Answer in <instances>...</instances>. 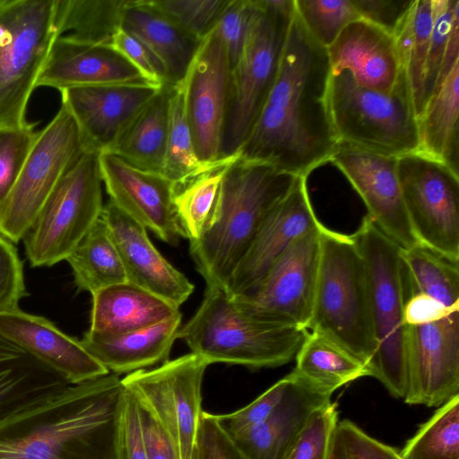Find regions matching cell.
<instances>
[{
	"label": "cell",
	"instance_id": "603a6c76",
	"mask_svg": "<svg viewBox=\"0 0 459 459\" xmlns=\"http://www.w3.org/2000/svg\"><path fill=\"white\" fill-rule=\"evenodd\" d=\"M0 334L60 374L70 385L109 374L79 340L43 316L20 308L2 312Z\"/></svg>",
	"mask_w": 459,
	"mask_h": 459
},
{
	"label": "cell",
	"instance_id": "9c48e42d",
	"mask_svg": "<svg viewBox=\"0 0 459 459\" xmlns=\"http://www.w3.org/2000/svg\"><path fill=\"white\" fill-rule=\"evenodd\" d=\"M56 37L55 0H0V127L29 123L27 105Z\"/></svg>",
	"mask_w": 459,
	"mask_h": 459
},
{
	"label": "cell",
	"instance_id": "1f68e13d",
	"mask_svg": "<svg viewBox=\"0 0 459 459\" xmlns=\"http://www.w3.org/2000/svg\"><path fill=\"white\" fill-rule=\"evenodd\" d=\"M238 154L239 152L212 161H203L194 172L173 182L174 206L189 242L199 239L211 225L222 178Z\"/></svg>",
	"mask_w": 459,
	"mask_h": 459
},
{
	"label": "cell",
	"instance_id": "30bf717a",
	"mask_svg": "<svg viewBox=\"0 0 459 459\" xmlns=\"http://www.w3.org/2000/svg\"><path fill=\"white\" fill-rule=\"evenodd\" d=\"M102 184L99 153L84 152L61 178L22 238L32 267L66 260L101 215Z\"/></svg>",
	"mask_w": 459,
	"mask_h": 459
},
{
	"label": "cell",
	"instance_id": "8992f818",
	"mask_svg": "<svg viewBox=\"0 0 459 459\" xmlns=\"http://www.w3.org/2000/svg\"><path fill=\"white\" fill-rule=\"evenodd\" d=\"M241 52L230 70L221 156L239 152L276 80L295 0H255Z\"/></svg>",
	"mask_w": 459,
	"mask_h": 459
},
{
	"label": "cell",
	"instance_id": "11a10c76",
	"mask_svg": "<svg viewBox=\"0 0 459 459\" xmlns=\"http://www.w3.org/2000/svg\"><path fill=\"white\" fill-rule=\"evenodd\" d=\"M138 405L148 459H178L163 429L148 411Z\"/></svg>",
	"mask_w": 459,
	"mask_h": 459
},
{
	"label": "cell",
	"instance_id": "7dc6e473",
	"mask_svg": "<svg viewBox=\"0 0 459 459\" xmlns=\"http://www.w3.org/2000/svg\"><path fill=\"white\" fill-rule=\"evenodd\" d=\"M255 6V0H230L213 27L227 51L230 67L241 52Z\"/></svg>",
	"mask_w": 459,
	"mask_h": 459
},
{
	"label": "cell",
	"instance_id": "d6986e66",
	"mask_svg": "<svg viewBox=\"0 0 459 459\" xmlns=\"http://www.w3.org/2000/svg\"><path fill=\"white\" fill-rule=\"evenodd\" d=\"M322 222L312 206L307 177L299 176L287 195L269 212L225 291L231 299L251 291L272 264L301 236Z\"/></svg>",
	"mask_w": 459,
	"mask_h": 459
},
{
	"label": "cell",
	"instance_id": "b9f144b4",
	"mask_svg": "<svg viewBox=\"0 0 459 459\" xmlns=\"http://www.w3.org/2000/svg\"><path fill=\"white\" fill-rule=\"evenodd\" d=\"M150 4L202 40L215 26L230 0H149Z\"/></svg>",
	"mask_w": 459,
	"mask_h": 459
},
{
	"label": "cell",
	"instance_id": "4fadbf2b",
	"mask_svg": "<svg viewBox=\"0 0 459 459\" xmlns=\"http://www.w3.org/2000/svg\"><path fill=\"white\" fill-rule=\"evenodd\" d=\"M397 172L418 242L459 261V174L419 152L398 157Z\"/></svg>",
	"mask_w": 459,
	"mask_h": 459
},
{
	"label": "cell",
	"instance_id": "cb8c5ba5",
	"mask_svg": "<svg viewBox=\"0 0 459 459\" xmlns=\"http://www.w3.org/2000/svg\"><path fill=\"white\" fill-rule=\"evenodd\" d=\"M287 376L284 394L269 417L229 436L243 459H286L313 411L330 402V394L292 372Z\"/></svg>",
	"mask_w": 459,
	"mask_h": 459
},
{
	"label": "cell",
	"instance_id": "d590c367",
	"mask_svg": "<svg viewBox=\"0 0 459 459\" xmlns=\"http://www.w3.org/2000/svg\"><path fill=\"white\" fill-rule=\"evenodd\" d=\"M407 297L422 293L450 308H459V265L431 248L418 243L401 248Z\"/></svg>",
	"mask_w": 459,
	"mask_h": 459
},
{
	"label": "cell",
	"instance_id": "52a82bcc",
	"mask_svg": "<svg viewBox=\"0 0 459 459\" xmlns=\"http://www.w3.org/2000/svg\"><path fill=\"white\" fill-rule=\"evenodd\" d=\"M362 255L368 281L376 352L369 377L396 398L406 391L403 308L407 299L401 247L366 214L352 234Z\"/></svg>",
	"mask_w": 459,
	"mask_h": 459
},
{
	"label": "cell",
	"instance_id": "8d00e7d4",
	"mask_svg": "<svg viewBox=\"0 0 459 459\" xmlns=\"http://www.w3.org/2000/svg\"><path fill=\"white\" fill-rule=\"evenodd\" d=\"M433 22L432 0H414L394 34L400 65L411 89L417 118L422 111V87Z\"/></svg>",
	"mask_w": 459,
	"mask_h": 459
},
{
	"label": "cell",
	"instance_id": "60d3db41",
	"mask_svg": "<svg viewBox=\"0 0 459 459\" xmlns=\"http://www.w3.org/2000/svg\"><path fill=\"white\" fill-rule=\"evenodd\" d=\"M295 10L307 31L325 48L349 23L360 19L351 0H295Z\"/></svg>",
	"mask_w": 459,
	"mask_h": 459
},
{
	"label": "cell",
	"instance_id": "bcb514c9",
	"mask_svg": "<svg viewBox=\"0 0 459 459\" xmlns=\"http://www.w3.org/2000/svg\"><path fill=\"white\" fill-rule=\"evenodd\" d=\"M289 382L285 376L247 405L227 414H214L221 429L232 436L251 428L269 417L280 400Z\"/></svg>",
	"mask_w": 459,
	"mask_h": 459
},
{
	"label": "cell",
	"instance_id": "7c38bea8",
	"mask_svg": "<svg viewBox=\"0 0 459 459\" xmlns=\"http://www.w3.org/2000/svg\"><path fill=\"white\" fill-rule=\"evenodd\" d=\"M84 152L76 123L61 105L38 132L15 185L0 205V234L13 243L22 240L46 200Z\"/></svg>",
	"mask_w": 459,
	"mask_h": 459
},
{
	"label": "cell",
	"instance_id": "ac0fdd59",
	"mask_svg": "<svg viewBox=\"0 0 459 459\" xmlns=\"http://www.w3.org/2000/svg\"><path fill=\"white\" fill-rule=\"evenodd\" d=\"M102 183L117 208L167 244L186 238L173 203L174 184L165 175L136 168L110 153L99 154Z\"/></svg>",
	"mask_w": 459,
	"mask_h": 459
},
{
	"label": "cell",
	"instance_id": "83f0119b",
	"mask_svg": "<svg viewBox=\"0 0 459 459\" xmlns=\"http://www.w3.org/2000/svg\"><path fill=\"white\" fill-rule=\"evenodd\" d=\"M122 29L160 61L171 85L184 79L201 42L153 7L149 0H128Z\"/></svg>",
	"mask_w": 459,
	"mask_h": 459
},
{
	"label": "cell",
	"instance_id": "c3c4849f",
	"mask_svg": "<svg viewBox=\"0 0 459 459\" xmlns=\"http://www.w3.org/2000/svg\"><path fill=\"white\" fill-rule=\"evenodd\" d=\"M28 295L23 265L13 243L0 234V313L19 308Z\"/></svg>",
	"mask_w": 459,
	"mask_h": 459
},
{
	"label": "cell",
	"instance_id": "ffe728a7",
	"mask_svg": "<svg viewBox=\"0 0 459 459\" xmlns=\"http://www.w3.org/2000/svg\"><path fill=\"white\" fill-rule=\"evenodd\" d=\"M152 83L80 86L61 92L85 152H106L136 113L160 90Z\"/></svg>",
	"mask_w": 459,
	"mask_h": 459
},
{
	"label": "cell",
	"instance_id": "f1b7e54d",
	"mask_svg": "<svg viewBox=\"0 0 459 459\" xmlns=\"http://www.w3.org/2000/svg\"><path fill=\"white\" fill-rule=\"evenodd\" d=\"M92 296L89 331L118 334L152 326L179 312L160 297L128 281L101 289Z\"/></svg>",
	"mask_w": 459,
	"mask_h": 459
},
{
	"label": "cell",
	"instance_id": "d4e9b609",
	"mask_svg": "<svg viewBox=\"0 0 459 459\" xmlns=\"http://www.w3.org/2000/svg\"><path fill=\"white\" fill-rule=\"evenodd\" d=\"M327 53L332 72L347 70L375 91L392 92L403 73L394 37L363 19L349 23Z\"/></svg>",
	"mask_w": 459,
	"mask_h": 459
},
{
	"label": "cell",
	"instance_id": "484cf974",
	"mask_svg": "<svg viewBox=\"0 0 459 459\" xmlns=\"http://www.w3.org/2000/svg\"><path fill=\"white\" fill-rule=\"evenodd\" d=\"M181 319L178 312L152 326L133 332L104 334L88 331L80 342L108 373L127 375L169 360Z\"/></svg>",
	"mask_w": 459,
	"mask_h": 459
},
{
	"label": "cell",
	"instance_id": "9a60e30c",
	"mask_svg": "<svg viewBox=\"0 0 459 459\" xmlns=\"http://www.w3.org/2000/svg\"><path fill=\"white\" fill-rule=\"evenodd\" d=\"M409 404L439 407L459 395V310L405 331Z\"/></svg>",
	"mask_w": 459,
	"mask_h": 459
},
{
	"label": "cell",
	"instance_id": "6da1fadb",
	"mask_svg": "<svg viewBox=\"0 0 459 459\" xmlns=\"http://www.w3.org/2000/svg\"><path fill=\"white\" fill-rule=\"evenodd\" d=\"M331 75L327 48L295 10L276 80L240 155L306 177L329 161L339 143L329 106Z\"/></svg>",
	"mask_w": 459,
	"mask_h": 459
},
{
	"label": "cell",
	"instance_id": "f5cc1de1",
	"mask_svg": "<svg viewBox=\"0 0 459 459\" xmlns=\"http://www.w3.org/2000/svg\"><path fill=\"white\" fill-rule=\"evenodd\" d=\"M360 19L394 36L414 0H351Z\"/></svg>",
	"mask_w": 459,
	"mask_h": 459
},
{
	"label": "cell",
	"instance_id": "816d5d0a",
	"mask_svg": "<svg viewBox=\"0 0 459 459\" xmlns=\"http://www.w3.org/2000/svg\"><path fill=\"white\" fill-rule=\"evenodd\" d=\"M197 459H243L214 414L204 411L197 435Z\"/></svg>",
	"mask_w": 459,
	"mask_h": 459
},
{
	"label": "cell",
	"instance_id": "d6a6232c",
	"mask_svg": "<svg viewBox=\"0 0 459 459\" xmlns=\"http://www.w3.org/2000/svg\"><path fill=\"white\" fill-rule=\"evenodd\" d=\"M291 371L315 389L330 394L357 378L369 377L368 367L339 344L316 332H307Z\"/></svg>",
	"mask_w": 459,
	"mask_h": 459
},
{
	"label": "cell",
	"instance_id": "db71d44e",
	"mask_svg": "<svg viewBox=\"0 0 459 459\" xmlns=\"http://www.w3.org/2000/svg\"><path fill=\"white\" fill-rule=\"evenodd\" d=\"M455 310L459 308H450L428 295L413 293L406 299L403 322L405 325L430 323L443 318Z\"/></svg>",
	"mask_w": 459,
	"mask_h": 459
},
{
	"label": "cell",
	"instance_id": "5bb4252c",
	"mask_svg": "<svg viewBox=\"0 0 459 459\" xmlns=\"http://www.w3.org/2000/svg\"><path fill=\"white\" fill-rule=\"evenodd\" d=\"M321 224L299 238L255 289L232 299L241 310L263 322L307 330L317 279Z\"/></svg>",
	"mask_w": 459,
	"mask_h": 459
},
{
	"label": "cell",
	"instance_id": "4dcf8cb0",
	"mask_svg": "<svg viewBox=\"0 0 459 459\" xmlns=\"http://www.w3.org/2000/svg\"><path fill=\"white\" fill-rule=\"evenodd\" d=\"M459 63L418 117L419 152L459 174Z\"/></svg>",
	"mask_w": 459,
	"mask_h": 459
},
{
	"label": "cell",
	"instance_id": "f907efd6",
	"mask_svg": "<svg viewBox=\"0 0 459 459\" xmlns=\"http://www.w3.org/2000/svg\"><path fill=\"white\" fill-rule=\"evenodd\" d=\"M111 45L124 55L152 84L173 86L163 65L147 48L122 28L114 35Z\"/></svg>",
	"mask_w": 459,
	"mask_h": 459
},
{
	"label": "cell",
	"instance_id": "f546056e",
	"mask_svg": "<svg viewBox=\"0 0 459 459\" xmlns=\"http://www.w3.org/2000/svg\"><path fill=\"white\" fill-rule=\"evenodd\" d=\"M170 87L160 88L125 126L106 153L141 169L163 174Z\"/></svg>",
	"mask_w": 459,
	"mask_h": 459
},
{
	"label": "cell",
	"instance_id": "836d02e7",
	"mask_svg": "<svg viewBox=\"0 0 459 459\" xmlns=\"http://www.w3.org/2000/svg\"><path fill=\"white\" fill-rule=\"evenodd\" d=\"M66 261L79 291L93 294L110 285L127 281L116 244L101 217Z\"/></svg>",
	"mask_w": 459,
	"mask_h": 459
},
{
	"label": "cell",
	"instance_id": "3957f363",
	"mask_svg": "<svg viewBox=\"0 0 459 459\" xmlns=\"http://www.w3.org/2000/svg\"><path fill=\"white\" fill-rule=\"evenodd\" d=\"M299 176L240 155L221 181L213 220L189 253L207 288L225 290L273 207Z\"/></svg>",
	"mask_w": 459,
	"mask_h": 459
},
{
	"label": "cell",
	"instance_id": "74e56055",
	"mask_svg": "<svg viewBox=\"0 0 459 459\" xmlns=\"http://www.w3.org/2000/svg\"><path fill=\"white\" fill-rule=\"evenodd\" d=\"M432 4L434 22L423 80L422 111L459 63V0H432Z\"/></svg>",
	"mask_w": 459,
	"mask_h": 459
},
{
	"label": "cell",
	"instance_id": "7a4b0ae2",
	"mask_svg": "<svg viewBox=\"0 0 459 459\" xmlns=\"http://www.w3.org/2000/svg\"><path fill=\"white\" fill-rule=\"evenodd\" d=\"M124 394L111 373L68 385L0 423V459H117Z\"/></svg>",
	"mask_w": 459,
	"mask_h": 459
},
{
	"label": "cell",
	"instance_id": "7bdbcfd3",
	"mask_svg": "<svg viewBox=\"0 0 459 459\" xmlns=\"http://www.w3.org/2000/svg\"><path fill=\"white\" fill-rule=\"evenodd\" d=\"M39 131L30 123L0 127V205L15 185Z\"/></svg>",
	"mask_w": 459,
	"mask_h": 459
},
{
	"label": "cell",
	"instance_id": "5b68a950",
	"mask_svg": "<svg viewBox=\"0 0 459 459\" xmlns=\"http://www.w3.org/2000/svg\"><path fill=\"white\" fill-rule=\"evenodd\" d=\"M307 332L257 320L241 310L224 290L206 287L199 307L180 326L178 339L208 365L225 363L255 370L289 363Z\"/></svg>",
	"mask_w": 459,
	"mask_h": 459
},
{
	"label": "cell",
	"instance_id": "44dd1931",
	"mask_svg": "<svg viewBox=\"0 0 459 459\" xmlns=\"http://www.w3.org/2000/svg\"><path fill=\"white\" fill-rule=\"evenodd\" d=\"M100 217L116 244L127 281L179 307L195 286L157 250L147 230L111 201L104 204Z\"/></svg>",
	"mask_w": 459,
	"mask_h": 459
},
{
	"label": "cell",
	"instance_id": "2e32d148",
	"mask_svg": "<svg viewBox=\"0 0 459 459\" xmlns=\"http://www.w3.org/2000/svg\"><path fill=\"white\" fill-rule=\"evenodd\" d=\"M230 65L214 28L201 40L183 79L186 108L201 161L221 156Z\"/></svg>",
	"mask_w": 459,
	"mask_h": 459
},
{
	"label": "cell",
	"instance_id": "681fc988",
	"mask_svg": "<svg viewBox=\"0 0 459 459\" xmlns=\"http://www.w3.org/2000/svg\"><path fill=\"white\" fill-rule=\"evenodd\" d=\"M117 459H148L139 405L126 388L117 437Z\"/></svg>",
	"mask_w": 459,
	"mask_h": 459
},
{
	"label": "cell",
	"instance_id": "8fae6325",
	"mask_svg": "<svg viewBox=\"0 0 459 459\" xmlns=\"http://www.w3.org/2000/svg\"><path fill=\"white\" fill-rule=\"evenodd\" d=\"M208 366L190 352L122 378L125 388L168 435L178 459H197L202 385Z\"/></svg>",
	"mask_w": 459,
	"mask_h": 459
},
{
	"label": "cell",
	"instance_id": "e575fe53",
	"mask_svg": "<svg viewBox=\"0 0 459 459\" xmlns=\"http://www.w3.org/2000/svg\"><path fill=\"white\" fill-rule=\"evenodd\" d=\"M128 0H55L57 36L67 33L74 39L111 44L122 28Z\"/></svg>",
	"mask_w": 459,
	"mask_h": 459
},
{
	"label": "cell",
	"instance_id": "f35d334b",
	"mask_svg": "<svg viewBox=\"0 0 459 459\" xmlns=\"http://www.w3.org/2000/svg\"><path fill=\"white\" fill-rule=\"evenodd\" d=\"M401 459H459V395L439 406L400 451Z\"/></svg>",
	"mask_w": 459,
	"mask_h": 459
},
{
	"label": "cell",
	"instance_id": "ab89813d",
	"mask_svg": "<svg viewBox=\"0 0 459 459\" xmlns=\"http://www.w3.org/2000/svg\"><path fill=\"white\" fill-rule=\"evenodd\" d=\"M202 163L194 144L182 80L169 90L163 175L177 182L194 172Z\"/></svg>",
	"mask_w": 459,
	"mask_h": 459
},
{
	"label": "cell",
	"instance_id": "ee69618b",
	"mask_svg": "<svg viewBox=\"0 0 459 459\" xmlns=\"http://www.w3.org/2000/svg\"><path fill=\"white\" fill-rule=\"evenodd\" d=\"M327 459H401L400 451L368 435L349 420L338 421Z\"/></svg>",
	"mask_w": 459,
	"mask_h": 459
},
{
	"label": "cell",
	"instance_id": "277c9868",
	"mask_svg": "<svg viewBox=\"0 0 459 459\" xmlns=\"http://www.w3.org/2000/svg\"><path fill=\"white\" fill-rule=\"evenodd\" d=\"M320 254L307 331L324 334L369 370L376 352L367 270L352 236L319 228Z\"/></svg>",
	"mask_w": 459,
	"mask_h": 459
},
{
	"label": "cell",
	"instance_id": "f6af8a7d",
	"mask_svg": "<svg viewBox=\"0 0 459 459\" xmlns=\"http://www.w3.org/2000/svg\"><path fill=\"white\" fill-rule=\"evenodd\" d=\"M337 422L335 403L330 401L317 408L308 418L286 459H327Z\"/></svg>",
	"mask_w": 459,
	"mask_h": 459
},
{
	"label": "cell",
	"instance_id": "7402d4cb",
	"mask_svg": "<svg viewBox=\"0 0 459 459\" xmlns=\"http://www.w3.org/2000/svg\"><path fill=\"white\" fill-rule=\"evenodd\" d=\"M117 83L151 82L111 44L80 41L67 36L55 39L37 80V87L60 91Z\"/></svg>",
	"mask_w": 459,
	"mask_h": 459
},
{
	"label": "cell",
	"instance_id": "e0dca14e",
	"mask_svg": "<svg viewBox=\"0 0 459 459\" xmlns=\"http://www.w3.org/2000/svg\"><path fill=\"white\" fill-rule=\"evenodd\" d=\"M347 178L362 199L376 226L402 249L418 240L403 204L397 158L339 142L330 160Z\"/></svg>",
	"mask_w": 459,
	"mask_h": 459
},
{
	"label": "cell",
	"instance_id": "ba28073f",
	"mask_svg": "<svg viewBox=\"0 0 459 459\" xmlns=\"http://www.w3.org/2000/svg\"><path fill=\"white\" fill-rule=\"evenodd\" d=\"M329 106L339 142L396 158L419 151L418 118L403 72L389 93L359 85L347 70L332 72Z\"/></svg>",
	"mask_w": 459,
	"mask_h": 459
},
{
	"label": "cell",
	"instance_id": "4316f807",
	"mask_svg": "<svg viewBox=\"0 0 459 459\" xmlns=\"http://www.w3.org/2000/svg\"><path fill=\"white\" fill-rule=\"evenodd\" d=\"M68 385L60 374L0 334V423Z\"/></svg>",
	"mask_w": 459,
	"mask_h": 459
}]
</instances>
